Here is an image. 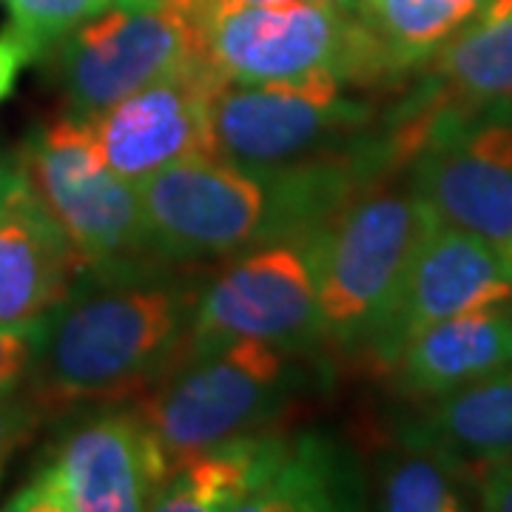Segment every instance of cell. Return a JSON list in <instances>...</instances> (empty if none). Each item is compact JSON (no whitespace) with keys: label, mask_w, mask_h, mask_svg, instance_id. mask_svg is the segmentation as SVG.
<instances>
[{"label":"cell","mask_w":512,"mask_h":512,"mask_svg":"<svg viewBox=\"0 0 512 512\" xmlns=\"http://www.w3.org/2000/svg\"><path fill=\"white\" fill-rule=\"evenodd\" d=\"M174 268L183 265L117 279L83 274L49 311L26 384L49 419L143 396L183 359L202 285Z\"/></svg>","instance_id":"cell-1"},{"label":"cell","mask_w":512,"mask_h":512,"mask_svg":"<svg viewBox=\"0 0 512 512\" xmlns=\"http://www.w3.org/2000/svg\"><path fill=\"white\" fill-rule=\"evenodd\" d=\"M313 353L234 342L185 356L134 404L165 458H185L237 436L262 433L299 402L313 384Z\"/></svg>","instance_id":"cell-2"},{"label":"cell","mask_w":512,"mask_h":512,"mask_svg":"<svg viewBox=\"0 0 512 512\" xmlns=\"http://www.w3.org/2000/svg\"><path fill=\"white\" fill-rule=\"evenodd\" d=\"M18 165L32 200L69 239L86 274L117 279L171 268L151 245L137 185L111 171L86 117L63 114L37 126Z\"/></svg>","instance_id":"cell-3"},{"label":"cell","mask_w":512,"mask_h":512,"mask_svg":"<svg viewBox=\"0 0 512 512\" xmlns=\"http://www.w3.org/2000/svg\"><path fill=\"white\" fill-rule=\"evenodd\" d=\"M433 220L407 180L387 177L359 191L316 234L325 345L345 353L373 348Z\"/></svg>","instance_id":"cell-4"},{"label":"cell","mask_w":512,"mask_h":512,"mask_svg":"<svg viewBox=\"0 0 512 512\" xmlns=\"http://www.w3.org/2000/svg\"><path fill=\"white\" fill-rule=\"evenodd\" d=\"M200 52L225 83H271L336 72L376 89L396 80L376 37L356 12L319 0L248 6L197 20Z\"/></svg>","instance_id":"cell-5"},{"label":"cell","mask_w":512,"mask_h":512,"mask_svg":"<svg viewBox=\"0 0 512 512\" xmlns=\"http://www.w3.org/2000/svg\"><path fill=\"white\" fill-rule=\"evenodd\" d=\"M359 89L336 72L220 83L211 97L214 157L262 171L333 157L376 126V106Z\"/></svg>","instance_id":"cell-6"},{"label":"cell","mask_w":512,"mask_h":512,"mask_svg":"<svg viewBox=\"0 0 512 512\" xmlns=\"http://www.w3.org/2000/svg\"><path fill=\"white\" fill-rule=\"evenodd\" d=\"M171 464L134 404L74 419L9 495L12 512H140L154 507Z\"/></svg>","instance_id":"cell-7"},{"label":"cell","mask_w":512,"mask_h":512,"mask_svg":"<svg viewBox=\"0 0 512 512\" xmlns=\"http://www.w3.org/2000/svg\"><path fill=\"white\" fill-rule=\"evenodd\" d=\"M419 146L407 183L436 220L512 248V103L444 106L413 97Z\"/></svg>","instance_id":"cell-8"},{"label":"cell","mask_w":512,"mask_h":512,"mask_svg":"<svg viewBox=\"0 0 512 512\" xmlns=\"http://www.w3.org/2000/svg\"><path fill=\"white\" fill-rule=\"evenodd\" d=\"M234 342H265L296 353L325 345L316 234L276 239L231 256L220 274L202 285L185 356Z\"/></svg>","instance_id":"cell-9"},{"label":"cell","mask_w":512,"mask_h":512,"mask_svg":"<svg viewBox=\"0 0 512 512\" xmlns=\"http://www.w3.org/2000/svg\"><path fill=\"white\" fill-rule=\"evenodd\" d=\"M200 55V26L168 0H117L49 49L69 114L92 120Z\"/></svg>","instance_id":"cell-10"},{"label":"cell","mask_w":512,"mask_h":512,"mask_svg":"<svg viewBox=\"0 0 512 512\" xmlns=\"http://www.w3.org/2000/svg\"><path fill=\"white\" fill-rule=\"evenodd\" d=\"M220 83L225 80L200 52L92 117L94 143L111 171L140 185L183 160L214 157L211 97Z\"/></svg>","instance_id":"cell-11"},{"label":"cell","mask_w":512,"mask_h":512,"mask_svg":"<svg viewBox=\"0 0 512 512\" xmlns=\"http://www.w3.org/2000/svg\"><path fill=\"white\" fill-rule=\"evenodd\" d=\"M495 305H512L507 251L490 239L433 220L413 254L393 313L367 356L387 370L396 353L424 328Z\"/></svg>","instance_id":"cell-12"},{"label":"cell","mask_w":512,"mask_h":512,"mask_svg":"<svg viewBox=\"0 0 512 512\" xmlns=\"http://www.w3.org/2000/svg\"><path fill=\"white\" fill-rule=\"evenodd\" d=\"M507 365H512V305H495L424 328L387 370L402 393L436 402Z\"/></svg>","instance_id":"cell-13"},{"label":"cell","mask_w":512,"mask_h":512,"mask_svg":"<svg viewBox=\"0 0 512 512\" xmlns=\"http://www.w3.org/2000/svg\"><path fill=\"white\" fill-rule=\"evenodd\" d=\"M83 274L80 256L32 194L0 220V325L49 313Z\"/></svg>","instance_id":"cell-14"},{"label":"cell","mask_w":512,"mask_h":512,"mask_svg":"<svg viewBox=\"0 0 512 512\" xmlns=\"http://www.w3.org/2000/svg\"><path fill=\"white\" fill-rule=\"evenodd\" d=\"M288 436L248 433L214 444L171 467L151 510L222 512L245 510L285 453Z\"/></svg>","instance_id":"cell-15"},{"label":"cell","mask_w":512,"mask_h":512,"mask_svg":"<svg viewBox=\"0 0 512 512\" xmlns=\"http://www.w3.org/2000/svg\"><path fill=\"white\" fill-rule=\"evenodd\" d=\"M367 476L342 441L328 433H302L285 441V453L242 512L362 510Z\"/></svg>","instance_id":"cell-16"},{"label":"cell","mask_w":512,"mask_h":512,"mask_svg":"<svg viewBox=\"0 0 512 512\" xmlns=\"http://www.w3.org/2000/svg\"><path fill=\"white\" fill-rule=\"evenodd\" d=\"M430 66L424 97L444 106L512 103V0H490Z\"/></svg>","instance_id":"cell-17"},{"label":"cell","mask_w":512,"mask_h":512,"mask_svg":"<svg viewBox=\"0 0 512 512\" xmlns=\"http://www.w3.org/2000/svg\"><path fill=\"white\" fill-rule=\"evenodd\" d=\"M402 436L430 444L470 470L512 458V365L436 399Z\"/></svg>","instance_id":"cell-18"},{"label":"cell","mask_w":512,"mask_h":512,"mask_svg":"<svg viewBox=\"0 0 512 512\" xmlns=\"http://www.w3.org/2000/svg\"><path fill=\"white\" fill-rule=\"evenodd\" d=\"M367 498L387 512H461L476 507V478L453 456L399 436L367 478Z\"/></svg>","instance_id":"cell-19"},{"label":"cell","mask_w":512,"mask_h":512,"mask_svg":"<svg viewBox=\"0 0 512 512\" xmlns=\"http://www.w3.org/2000/svg\"><path fill=\"white\" fill-rule=\"evenodd\" d=\"M490 0H365L359 18L393 77L427 66L441 46L484 12Z\"/></svg>","instance_id":"cell-20"},{"label":"cell","mask_w":512,"mask_h":512,"mask_svg":"<svg viewBox=\"0 0 512 512\" xmlns=\"http://www.w3.org/2000/svg\"><path fill=\"white\" fill-rule=\"evenodd\" d=\"M9 29L29 46L35 60H43L57 40L92 20L117 0H6Z\"/></svg>","instance_id":"cell-21"},{"label":"cell","mask_w":512,"mask_h":512,"mask_svg":"<svg viewBox=\"0 0 512 512\" xmlns=\"http://www.w3.org/2000/svg\"><path fill=\"white\" fill-rule=\"evenodd\" d=\"M46 316L49 313L26 322L0 325V396L18 393L32 379L37 353L46 336Z\"/></svg>","instance_id":"cell-22"},{"label":"cell","mask_w":512,"mask_h":512,"mask_svg":"<svg viewBox=\"0 0 512 512\" xmlns=\"http://www.w3.org/2000/svg\"><path fill=\"white\" fill-rule=\"evenodd\" d=\"M46 419H49L46 410L40 407L29 387L0 396V484H3L9 461L32 441Z\"/></svg>","instance_id":"cell-23"},{"label":"cell","mask_w":512,"mask_h":512,"mask_svg":"<svg viewBox=\"0 0 512 512\" xmlns=\"http://www.w3.org/2000/svg\"><path fill=\"white\" fill-rule=\"evenodd\" d=\"M476 507L493 512H512V458L473 467Z\"/></svg>","instance_id":"cell-24"},{"label":"cell","mask_w":512,"mask_h":512,"mask_svg":"<svg viewBox=\"0 0 512 512\" xmlns=\"http://www.w3.org/2000/svg\"><path fill=\"white\" fill-rule=\"evenodd\" d=\"M35 63V55L29 52V46L20 40L9 26L0 32V103L15 92L18 86V77L23 69Z\"/></svg>","instance_id":"cell-25"},{"label":"cell","mask_w":512,"mask_h":512,"mask_svg":"<svg viewBox=\"0 0 512 512\" xmlns=\"http://www.w3.org/2000/svg\"><path fill=\"white\" fill-rule=\"evenodd\" d=\"M29 194L18 157H3L0 154V220Z\"/></svg>","instance_id":"cell-26"},{"label":"cell","mask_w":512,"mask_h":512,"mask_svg":"<svg viewBox=\"0 0 512 512\" xmlns=\"http://www.w3.org/2000/svg\"><path fill=\"white\" fill-rule=\"evenodd\" d=\"M271 3H288V0H205L197 20L222 15V12H234V9H248V6H271Z\"/></svg>","instance_id":"cell-27"},{"label":"cell","mask_w":512,"mask_h":512,"mask_svg":"<svg viewBox=\"0 0 512 512\" xmlns=\"http://www.w3.org/2000/svg\"><path fill=\"white\" fill-rule=\"evenodd\" d=\"M171 6H177L180 12H185V15H191V18L197 20L200 18L202 6H205V0H168Z\"/></svg>","instance_id":"cell-28"},{"label":"cell","mask_w":512,"mask_h":512,"mask_svg":"<svg viewBox=\"0 0 512 512\" xmlns=\"http://www.w3.org/2000/svg\"><path fill=\"white\" fill-rule=\"evenodd\" d=\"M319 3H328V6H336V9H345V12H356L359 15V9H362L365 0H319Z\"/></svg>","instance_id":"cell-29"},{"label":"cell","mask_w":512,"mask_h":512,"mask_svg":"<svg viewBox=\"0 0 512 512\" xmlns=\"http://www.w3.org/2000/svg\"><path fill=\"white\" fill-rule=\"evenodd\" d=\"M507 256H510V265H512V248H510V251H507Z\"/></svg>","instance_id":"cell-30"}]
</instances>
